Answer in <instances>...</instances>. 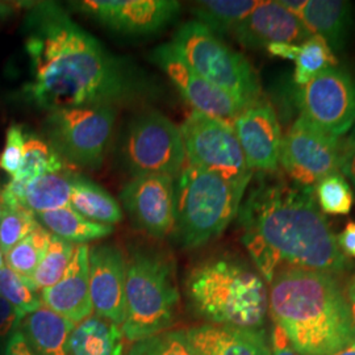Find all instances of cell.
<instances>
[{
    "label": "cell",
    "instance_id": "obj_9",
    "mask_svg": "<svg viewBox=\"0 0 355 355\" xmlns=\"http://www.w3.org/2000/svg\"><path fill=\"white\" fill-rule=\"evenodd\" d=\"M179 129L189 165L223 178L245 193L253 171L246 164L232 124L192 111Z\"/></svg>",
    "mask_w": 355,
    "mask_h": 355
},
{
    "label": "cell",
    "instance_id": "obj_43",
    "mask_svg": "<svg viewBox=\"0 0 355 355\" xmlns=\"http://www.w3.org/2000/svg\"><path fill=\"white\" fill-rule=\"evenodd\" d=\"M280 4L292 15H295L296 17H302L303 11H304L305 6H306V0H279Z\"/></svg>",
    "mask_w": 355,
    "mask_h": 355
},
{
    "label": "cell",
    "instance_id": "obj_30",
    "mask_svg": "<svg viewBox=\"0 0 355 355\" xmlns=\"http://www.w3.org/2000/svg\"><path fill=\"white\" fill-rule=\"evenodd\" d=\"M337 64L336 54L330 49L327 41L313 35L299 45V53L295 58L293 82L297 86L305 85L322 70L337 66Z\"/></svg>",
    "mask_w": 355,
    "mask_h": 355
},
{
    "label": "cell",
    "instance_id": "obj_23",
    "mask_svg": "<svg viewBox=\"0 0 355 355\" xmlns=\"http://www.w3.org/2000/svg\"><path fill=\"white\" fill-rule=\"evenodd\" d=\"M124 333L120 325L98 315L76 324L69 338L70 355H123Z\"/></svg>",
    "mask_w": 355,
    "mask_h": 355
},
{
    "label": "cell",
    "instance_id": "obj_5",
    "mask_svg": "<svg viewBox=\"0 0 355 355\" xmlns=\"http://www.w3.org/2000/svg\"><path fill=\"white\" fill-rule=\"evenodd\" d=\"M179 291L171 258L148 249L127 258L125 318L121 325L129 343L162 333L177 318Z\"/></svg>",
    "mask_w": 355,
    "mask_h": 355
},
{
    "label": "cell",
    "instance_id": "obj_21",
    "mask_svg": "<svg viewBox=\"0 0 355 355\" xmlns=\"http://www.w3.org/2000/svg\"><path fill=\"white\" fill-rule=\"evenodd\" d=\"M300 20L312 35L324 38L333 53H341L346 48L353 23L352 6L349 1H306Z\"/></svg>",
    "mask_w": 355,
    "mask_h": 355
},
{
    "label": "cell",
    "instance_id": "obj_40",
    "mask_svg": "<svg viewBox=\"0 0 355 355\" xmlns=\"http://www.w3.org/2000/svg\"><path fill=\"white\" fill-rule=\"evenodd\" d=\"M4 355H33L21 330H15L12 336L8 338Z\"/></svg>",
    "mask_w": 355,
    "mask_h": 355
},
{
    "label": "cell",
    "instance_id": "obj_42",
    "mask_svg": "<svg viewBox=\"0 0 355 355\" xmlns=\"http://www.w3.org/2000/svg\"><path fill=\"white\" fill-rule=\"evenodd\" d=\"M266 51L272 57L295 61V58L299 53V45H295V44H272V45L267 46Z\"/></svg>",
    "mask_w": 355,
    "mask_h": 355
},
{
    "label": "cell",
    "instance_id": "obj_29",
    "mask_svg": "<svg viewBox=\"0 0 355 355\" xmlns=\"http://www.w3.org/2000/svg\"><path fill=\"white\" fill-rule=\"evenodd\" d=\"M51 233L38 224L23 241L4 255L6 266L23 278L31 279L51 242Z\"/></svg>",
    "mask_w": 355,
    "mask_h": 355
},
{
    "label": "cell",
    "instance_id": "obj_17",
    "mask_svg": "<svg viewBox=\"0 0 355 355\" xmlns=\"http://www.w3.org/2000/svg\"><path fill=\"white\" fill-rule=\"evenodd\" d=\"M89 296L95 313L117 325L125 318L127 258L114 243L89 248Z\"/></svg>",
    "mask_w": 355,
    "mask_h": 355
},
{
    "label": "cell",
    "instance_id": "obj_19",
    "mask_svg": "<svg viewBox=\"0 0 355 355\" xmlns=\"http://www.w3.org/2000/svg\"><path fill=\"white\" fill-rule=\"evenodd\" d=\"M40 295L44 306L76 325L92 315L87 245H76L64 277L54 286L42 290Z\"/></svg>",
    "mask_w": 355,
    "mask_h": 355
},
{
    "label": "cell",
    "instance_id": "obj_6",
    "mask_svg": "<svg viewBox=\"0 0 355 355\" xmlns=\"http://www.w3.org/2000/svg\"><path fill=\"white\" fill-rule=\"evenodd\" d=\"M243 192L223 178L186 164L175 178L174 233L184 249L215 240L239 215Z\"/></svg>",
    "mask_w": 355,
    "mask_h": 355
},
{
    "label": "cell",
    "instance_id": "obj_33",
    "mask_svg": "<svg viewBox=\"0 0 355 355\" xmlns=\"http://www.w3.org/2000/svg\"><path fill=\"white\" fill-rule=\"evenodd\" d=\"M0 296L26 318L42 306L41 295L31 282L16 274L10 267L0 268Z\"/></svg>",
    "mask_w": 355,
    "mask_h": 355
},
{
    "label": "cell",
    "instance_id": "obj_31",
    "mask_svg": "<svg viewBox=\"0 0 355 355\" xmlns=\"http://www.w3.org/2000/svg\"><path fill=\"white\" fill-rule=\"evenodd\" d=\"M76 245L51 234L46 253L29 280L36 291L41 292L58 283L69 266Z\"/></svg>",
    "mask_w": 355,
    "mask_h": 355
},
{
    "label": "cell",
    "instance_id": "obj_47",
    "mask_svg": "<svg viewBox=\"0 0 355 355\" xmlns=\"http://www.w3.org/2000/svg\"><path fill=\"white\" fill-rule=\"evenodd\" d=\"M4 266V255L0 252V268Z\"/></svg>",
    "mask_w": 355,
    "mask_h": 355
},
{
    "label": "cell",
    "instance_id": "obj_45",
    "mask_svg": "<svg viewBox=\"0 0 355 355\" xmlns=\"http://www.w3.org/2000/svg\"><path fill=\"white\" fill-rule=\"evenodd\" d=\"M334 355H355V341L353 343H350L349 346H346L343 350H340L338 353H336Z\"/></svg>",
    "mask_w": 355,
    "mask_h": 355
},
{
    "label": "cell",
    "instance_id": "obj_20",
    "mask_svg": "<svg viewBox=\"0 0 355 355\" xmlns=\"http://www.w3.org/2000/svg\"><path fill=\"white\" fill-rule=\"evenodd\" d=\"M184 333L198 355H270L263 330L204 324Z\"/></svg>",
    "mask_w": 355,
    "mask_h": 355
},
{
    "label": "cell",
    "instance_id": "obj_32",
    "mask_svg": "<svg viewBox=\"0 0 355 355\" xmlns=\"http://www.w3.org/2000/svg\"><path fill=\"white\" fill-rule=\"evenodd\" d=\"M313 192L320 211L325 215H349L353 208L354 193L341 173H334L318 180Z\"/></svg>",
    "mask_w": 355,
    "mask_h": 355
},
{
    "label": "cell",
    "instance_id": "obj_15",
    "mask_svg": "<svg viewBox=\"0 0 355 355\" xmlns=\"http://www.w3.org/2000/svg\"><path fill=\"white\" fill-rule=\"evenodd\" d=\"M120 199L135 224L157 239H165L175 223V178L136 175L120 192Z\"/></svg>",
    "mask_w": 355,
    "mask_h": 355
},
{
    "label": "cell",
    "instance_id": "obj_28",
    "mask_svg": "<svg viewBox=\"0 0 355 355\" xmlns=\"http://www.w3.org/2000/svg\"><path fill=\"white\" fill-rule=\"evenodd\" d=\"M64 166V158L48 141L35 135H28L21 164L12 179L26 187L29 182L41 175L62 173Z\"/></svg>",
    "mask_w": 355,
    "mask_h": 355
},
{
    "label": "cell",
    "instance_id": "obj_14",
    "mask_svg": "<svg viewBox=\"0 0 355 355\" xmlns=\"http://www.w3.org/2000/svg\"><path fill=\"white\" fill-rule=\"evenodd\" d=\"M150 61L165 73L180 96L190 104L195 112L208 114L232 124L242 110L246 108L229 94L199 76L170 42L153 49Z\"/></svg>",
    "mask_w": 355,
    "mask_h": 355
},
{
    "label": "cell",
    "instance_id": "obj_16",
    "mask_svg": "<svg viewBox=\"0 0 355 355\" xmlns=\"http://www.w3.org/2000/svg\"><path fill=\"white\" fill-rule=\"evenodd\" d=\"M246 164L259 174L279 168L282 130L275 110L259 101L243 108L232 123Z\"/></svg>",
    "mask_w": 355,
    "mask_h": 355
},
{
    "label": "cell",
    "instance_id": "obj_27",
    "mask_svg": "<svg viewBox=\"0 0 355 355\" xmlns=\"http://www.w3.org/2000/svg\"><path fill=\"white\" fill-rule=\"evenodd\" d=\"M71 173L45 174L26 184L23 205L35 215L64 208L70 204L73 187Z\"/></svg>",
    "mask_w": 355,
    "mask_h": 355
},
{
    "label": "cell",
    "instance_id": "obj_37",
    "mask_svg": "<svg viewBox=\"0 0 355 355\" xmlns=\"http://www.w3.org/2000/svg\"><path fill=\"white\" fill-rule=\"evenodd\" d=\"M340 173L346 178L349 184H352L355 190V124L345 137V140L341 141Z\"/></svg>",
    "mask_w": 355,
    "mask_h": 355
},
{
    "label": "cell",
    "instance_id": "obj_2",
    "mask_svg": "<svg viewBox=\"0 0 355 355\" xmlns=\"http://www.w3.org/2000/svg\"><path fill=\"white\" fill-rule=\"evenodd\" d=\"M243 246L266 283L282 267L343 274L349 257L320 211L311 187L278 171L261 174L239 209Z\"/></svg>",
    "mask_w": 355,
    "mask_h": 355
},
{
    "label": "cell",
    "instance_id": "obj_38",
    "mask_svg": "<svg viewBox=\"0 0 355 355\" xmlns=\"http://www.w3.org/2000/svg\"><path fill=\"white\" fill-rule=\"evenodd\" d=\"M23 316L0 296V341L10 338L15 330L19 329Z\"/></svg>",
    "mask_w": 355,
    "mask_h": 355
},
{
    "label": "cell",
    "instance_id": "obj_7",
    "mask_svg": "<svg viewBox=\"0 0 355 355\" xmlns=\"http://www.w3.org/2000/svg\"><path fill=\"white\" fill-rule=\"evenodd\" d=\"M170 44L199 76L243 107L261 101V85L252 64L199 21L179 26Z\"/></svg>",
    "mask_w": 355,
    "mask_h": 355
},
{
    "label": "cell",
    "instance_id": "obj_4",
    "mask_svg": "<svg viewBox=\"0 0 355 355\" xmlns=\"http://www.w3.org/2000/svg\"><path fill=\"white\" fill-rule=\"evenodd\" d=\"M186 295L193 312L212 325L261 329L266 321V282L232 255L211 257L192 267Z\"/></svg>",
    "mask_w": 355,
    "mask_h": 355
},
{
    "label": "cell",
    "instance_id": "obj_12",
    "mask_svg": "<svg viewBox=\"0 0 355 355\" xmlns=\"http://www.w3.org/2000/svg\"><path fill=\"white\" fill-rule=\"evenodd\" d=\"M340 162L341 140L303 116L282 136L279 165L299 186L313 189L322 178L340 173Z\"/></svg>",
    "mask_w": 355,
    "mask_h": 355
},
{
    "label": "cell",
    "instance_id": "obj_46",
    "mask_svg": "<svg viewBox=\"0 0 355 355\" xmlns=\"http://www.w3.org/2000/svg\"><path fill=\"white\" fill-rule=\"evenodd\" d=\"M3 212H4V203H3V199H1V192H0V220H1Z\"/></svg>",
    "mask_w": 355,
    "mask_h": 355
},
{
    "label": "cell",
    "instance_id": "obj_11",
    "mask_svg": "<svg viewBox=\"0 0 355 355\" xmlns=\"http://www.w3.org/2000/svg\"><path fill=\"white\" fill-rule=\"evenodd\" d=\"M295 102L300 116L340 139L355 124L354 76L345 67L331 66L297 86Z\"/></svg>",
    "mask_w": 355,
    "mask_h": 355
},
{
    "label": "cell",
    "instance_id": "obj_22",
    "mask_svg": "<svg viewBox=\"0 0 355 355\" xmlns=\"http://www.w3.org/2000/svg\"><path fill=\"white\" fill-rule=\"evenodd\" d=\"M74 327V322L42 305L21 320L19 329L33 355H70L69 338Z\"/></svg>",
    "mask_w": 355,
    "mask_h": 355
},
{
    "label": "cell",
    "instance_id": "obj_41",
    "mask_svg": "<svg viewBox=\"0 0 355 355\" xmlns=\"http://www.w3.org/2000/svg\"><path fill=\"white\" fill-rule=\"evenodd\" d=\"M338 246L347 257L355 258V221H349L346 227L337 236Z\"/></svg>",
    "mask_w": 355,
    "mask_h": 355
},
{
    "label": "cell",
    "instance_id": "obj_34",
    "mask_svg": "<svg viewBox=\"0 0 355 355\" xmlns=\"http://www.w3.org/2000/svg\"><path fill=\"white\" fill-rule=\"evenodd\" d=\"M128 355H198L184 330H166L132 343Z\"/></svg>",
    "mask_w": 355,
    "mask_h": 355
},
{
    "label": "cell",
    "instance_id": "obj_39",
    "mask_svg": "<svg viewBox=\"0 0 355 355\" xmlns=\"http://www.w3.org/2000/svg\"><path fill=\"white\" fill-rule=\"evenodd\" d=\"M270 355H300L288 341L286 334L279 327L272 325L271 336H270Z\"/></svg>",
    "mask_w": 355,
    "mask_h": 355
},
{
    "label": "cell",
    "instance_id": "obj_8",
    "mask_svg": "<svg viewBox=\"0 0 355 355\" xmlns=\"http://www.w3.org/2000/svg\"><path fill=\"white\" fill-rule=\"evenodd\" d=\"M117 108L95 105L48 112V142L64 162L85 168L101 167L114 133Z\"/></svg>",
    "mask_w": 355,
    "mask_h": 355
},
{
    "label": "cell",
    "instance_id": "obj_3",
    "mask_svg": "<svg viewBox=\"0 0 355 355\" xmlns=\"http://www.w3.org/2000/svg\"><path fill=\"white\" fill-rule=\"evenodd\" d=\"M268 312L300 355H334L355 341L345 286L329 272L282 267L270 282Z\"/></svg>",
    "mask_w": 355,
    "mask_h": 355
},
{
    "label": "cell",
    "instance_id": "obj_24",
    "mask_svg": "<svg viewBox=\"0 0 355 355\" xmlns=\"http://www.w3.org/2000/svg\"><path fill=\"white\" fill-rule=\"evenodd\" d=\"M69 205L76 214L98 224L114 225L123 220L121 207L114 196L86 178H73Z\"/></svg>",
    "mask_w": 355,
    "mask_h": 355
},
{
    "label": "cell",
    "instance_id": "obj_44",
    "mask_svg": "<svg viewBox=\"0 0 355 355\" xmlns=\"http://www.w3.org/2000/svg\"><path fill=\"white\" fill-rule=\"evenodd\" d=\"M345 292H346L347 303H349V308H350V315H352V320H353L355 328V275H353L346 283Z\"/></svg>",
    "mask_w": 355,
    "mask_h": 355
},
{
    "label": "cell",
    "instance_id": "obj_1",
    "mask_svg": "<svg viewBox=\"0 0 355 355\" xmlns=\"http://www.w3.org/2000/svg\"><path fill=\"white\" fill-rule=\"evenodd\" d=\"M23 26L31 73L23 91L38 108H119L154 92L150 78L108 51L60 4L35 3Z\"/></svg>",
    "mask_w": 355,
    "mask_h": 355
},
{
    "label": "cell",
    "instance_id": "obj_36",
    "mask_svg": "<svg viewBox=\"0 0 355 355\" xmlns=\"http://www.w3.org/2000/svg\"><path fill=\"white\" fill-rule=\"evenodd\" d=\"M26 140V135L21 125L12 124L7 129L6 145L0 154V168L11 177H15L21 164Z\"/></svg>",
    "mask_w": 355,
    "mask_h": 355
},
{
    "label": "cell",
    "instance_id": "obj_25",
    "mask_svg": "<svg viewBox=\"0 0 355 355\" xmlns=\"http://www.w3.org/2000/svg\"><path fill=\"white\" fill-rule=\"evenodd\" d=\"M38 224L42 225L51 234L62 239L73 245H86L96 241L114 233L112 225L98 224L89 221L67 205L49 212L36 215Z\"/></svg>",
    "mask_w": 355,
    "mask_h": 355
},
{
    "label": "cell",
    "instance_id": "obj_13",
    "mask_svg": "<svg viewBox=\"0 0 355 355\" xmlns=\"http://www.w3.org/2000/svg\"><path fill=\"white\" fill-rule=\"evenodd\" d=\"M76 11L103 26L127 36H148L162 31L179 15L173 0H85L73 1Z\"/></svg>",
    "mask_w": 355,
    "mask_h": 355
},
{
    "label": "cell",
    "instance_id": "obj_18",
    "mask_svg": "<svg viewBox=\"0 0 355 355\" xmlns=\"http://www.w3.org/2000/svg\"><path fill=\"white\" fill-rule=\"evenodd\" d=\"M249 49H266L272 44L300 45L313 36L304 23L278 1H261L232 32Z\"/></svg>",
    "mask_w": 355,
    "mask_h": 355
},
{
    "label": "cell",
    "instance_id": "obj_10",
    "mask_svg": "<svg viewBox=\"0 0 355 355\" xmlns=\"http://www.w3.org/2000/svg\"><path fill=\"white\" fill-rule=\"evenodd\" d=\"M120 153L133 177L153 174L177 178L187 164L180 129L165 114L153 110L130 120Z\"/></svg>",
    "mask_w": 355,
    "mask_h": 355
},
{
    "label": "cell",
    "instance_id": "obj_26",
    "mask_svg": "<svg viewBox=\"0 0 355 355\" xmlns=\"http://www.w3.org/2000/svg\"><path fill=\"white\" fill-rule=\"evenodd\" d=\"M259 3L254 0H205L195 3L192 13L196 21L220 37L221 35L232 33Z\"/></svg>",
    "mask_w": 355,
    "mask_h": 355
},
{
    "label": "cell",
    "instance_id": "obj_35",
    "mask_svg": "<svg viewBox=\"0 0 355 355\" xmlns=\"http://www.w3.org/2000/svg\"><path fill=\"white\" fill-rule=\"evenodd\" d=\"M37 225L36 215L26 207L4 208L0 220V252L6 255Z\"/></svg>",
    "mask_w": 355,
    "mask_h": 355
}]
</instances>
